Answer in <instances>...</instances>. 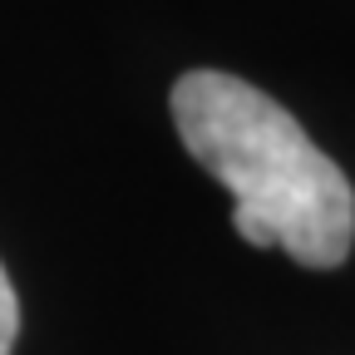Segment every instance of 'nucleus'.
<instances>
[{
  "mask_svg": "<svg viewBox=\"0 0 355 355\" xmlns=\"http://www.w3.org/2000/svg\"><path fill=\"white\" fill-rule=\"evenodd\" d=\"M173 123L193 163L232 193V227L247 247H277L331 272L355 242V188L336 158L257 84L188 69L173 84Z\"/></svg>",
  "mask_w": 355,
  "mask_h": 355,
  "instance_id": "obj_1",
  "label": "nucleus"
},
{
  "mask_svg": "<svg viewBox=\"0 0 355 355\" xmlns=\"http://www.w3.org/2000/svg\"><path fill=\"white\" fill-rule=\"evenodd\" d=\"M15 336H20V301H15V286L0 266V355L15 350Z\"/></svg>",
  "mask_w": 355,
  "mask_h": 355,
  "instance_id": "obj_2",
  "label": "nucleus"
}]
</instances>
